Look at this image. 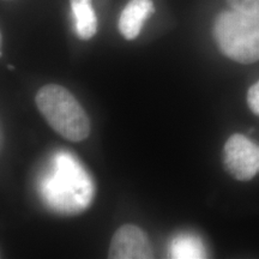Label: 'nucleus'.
Masks as SVG:
<instances>
[{
    "mask_svg": "<svg viewBox=\"0 0 259 259\" xmlns=\"http://www.w3.org/2000/svg\"><path fill=\"white\" fill-rule=\"evenodd\" d=\"M38 192L52 211L76 215L94 200V181L80 161L70 151H56L38 178Z\"/></svg>",
    "mask_w": 259,
    "mask_h": 259,
    "instance_id": "obj_1",
    "label": "nucleus"
},
{
    "mask_svg": "<svg viewBox=\"0 0 259 259\" xmlns=\"http://www.w3.org/2000/svg\"><path fill=\"white\" fill-rule=\"evenodd\" d=\"M36 106L51 127L64 138L80 142L90 135L88 115L76 97L64 87L47 84L36 94Z\"/></svg>",
    "mask_w": 259,
    "mask_h": 259,
    "instance_id": "obj_2",
    "label": "nucleus"
},
{
    "mask_svg": "<svg viewBox=\"0 0 259 259\" xmlns=\"http://www.w3.org/2000/svg\"><path fill=\"white\" fill-rule=\"evenodd\" d=\"M213 37L229 59L241 64L259 60V17L233 9L223 11L213 23Z\"/></svg>",
    "mask_w": 259,
    "mask_h": 259,
    "instance_id": "obj_3",
    "label": "nucleus"
},
{
    "mask_svg": "<svg viewBox=\"0 0 259 259\" xmlns=\"http://www.w3.org/2000/svg\"><path fill=\"white\" fill-rule=\"evenodd\" d=\"M223 163L236 180L253 179L259 173V144L244 135L231 136L223 148Z\"/></svg>",
    "mask_w": 259,
    "mask_h": 259,
    "instance_id": "obj_4",
    "label": "nucleus"
},
{
    "mask_svg": "<svg viewBox=\"0 0 259 259\" xmlns=\"http://www.w3.org/2000/svg\"><path fill=\"white\" fill-rule=\"evenodd\" d=\"M108 257L113 259L153 258L150 240L143 229L135 225L120 227L113 235Z\"/></svg>",
    "mask_w": 259,
    "mask_h": 259,
    "instance_id": "obj_5",
    "label": "nucleus"
},
{
    "mask_svg": "<svg viewBox=\"0 0 259 259\" xmlns=\"http://www.w3.org/2000/svg\"><path fill=\"white\" fill-rule=\"evenodd\" d=\"M154 11L153 0H130L119 17L118 25L122 36L126 40H135Z\"/></svg>",
    "mask_w": 259,
    "mask_h": 259,
    "instance_id": "obj_6",
    "label": "nucleus"
},
{
    "mask_svg": "<svg viewBox=\"0 0 259 259\" xmlns=\"http://www.w3.org/2000/svg\"><path fill=\"white\" fill-rule=\"evenodd\" d=\"M74 31L80 40H90L97 31V17L92 0H71Z\"/></svg>",
    "mask_w": 259,
    "mask_h": 259,
    "instance_id": "obj_7",
    "label": "nucleus"
},
{
    "mask_svg": "<svg viewBox=\"0 0 259 259\" xmlns=\"http://www.w3.org/2000/svg\"><path fill=\"white\" fill-rule=\"evenodd\" d=\"M170 258L199 259L206 258V248L202 239L192 233H180L170 240L168 247Z\"/></svg>",
    "mask_w": 259,
    "mask_h": 259,
    "instance_id": "obj_8",
    "label": "nucleus"
},
{
    "mask_svg": "<svg viewBox=\"0 0 259 259\" xmlns=\"http://www.w3.org/2000/svg\"><path fill=\"white\" fill-rule=\"evenodd\" d=\"M231 9L259 17V0H227Z\"/></svg>",
    "mask_w": 259,
    "mask_h": 259,
    "instance_id": "obj_9",
    "label": "nucleus"
},
{
    "mask_svg": "<svg viewBox=\"0 0 259 259\" xmlns=\"http://www.w3.org/2000/svg\"><path fill=\"white\" fill-rule=\"evenodd\" d=\"M247 105L254 114L259 115V80L255 82L247 92Z\"/></svg>",
    "mask_w": 259,
    "mask_h": 259,
    "instance_id": "obj_10",
    "label": "nucleus"
},
{
    "mask_svg": "<svg viewBox=\"0 0 259 259\" xmlns=\"http://www.w3.org/2000/svg\"><path fill=\"white\" fill-rule=\"evenodd\" d=\"M2 48H3V36H2V31H0V56H2Z\"/></svg>",
    "mask_w": 259,
    "mask_h": 259,
    "instance_id": "obj_11",
    "label": "nucleus"
}]
</instances>
